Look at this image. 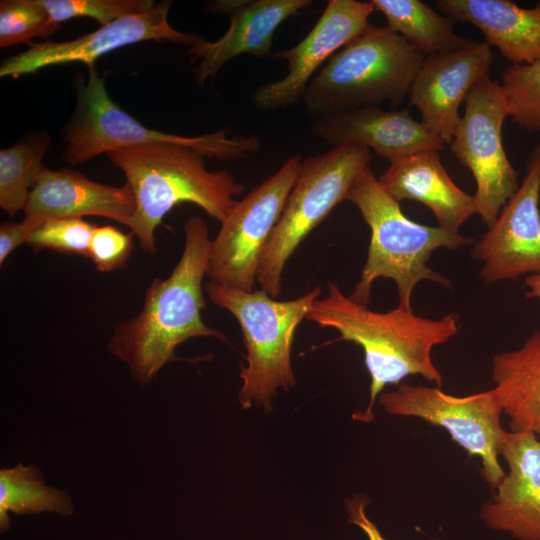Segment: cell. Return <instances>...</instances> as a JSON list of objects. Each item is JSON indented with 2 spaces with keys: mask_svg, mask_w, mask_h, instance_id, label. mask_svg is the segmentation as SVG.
Segmentation results:
<instances>
[{
  "mask_svg": "<svg viewBox=\"0 0 540 540\" xmlns=\"http://www.w3.org/2000/svg\"><path fill=\"white\" fill-rule=\"evenodd\" d=\"M181 257L167 278H154L146 289L143 306L134 317L116 323L109 352L125 362L133 378L149 383L168 362L179 360L175 349L193 337H215L223 332L202 320L206 307L203 278L207 274L211 239L206 222L192 216L184 224Z\"/></svg>",
  "mask_w": 540,
  "mask_h": 540,
  "instance_id": "cell-1",
  "label": "cell"
},
{
  "mask_svg": "<svg viewBox=\"0 0 540 540\" xmlns=\"http://www.w3.org/2000/svg\"><path fill=\"white\" fill-rule=\"evenodd\" d=\"M306 319L336 330L340 334L336 341H350L362 348L371 378L370 397L366 409L354 413L353 418L367 423L374 419L375 401L387 385L420 375L441 387L442 375L432 361V350L454 337L460 325L455 313L430 319L400 306L384 313L372 311L332 282L327 295L313 303Z\"/></svg>",
  "mask_w": 540,
  "mask_h": 540,
  "instance_id": "cell-2",
  "label": "cell"
},
{
  "mask_svg": "<svg viewBox=\"0 0 540 540\" xmlns=\"http://www.w3.org/2000/svg\"><path fill=\"white\" fill-rule=\"evenodd\" d=\"M106 155L134 193L136 212L129 228L148 254L157 252L155 231L173 207L193 203L222 222L245 189L228 170H208L205 156L183 145H140Z\"/></svg>",
  "mask_w": 540,
  "mask_h": 540,
  "instance_id": "cell-3",
  "label": "cell"
},
{
  "mask_svg": "<svg viewBox=\"0 0 540 540\" xmlns=\"http://www.w3.org/2000/svg\"><path fill=\"white\" fill-rule=\"evenodd\" d=\"M346 200L359 209L371 231L366 263L349 295L353 301L368 306L372 285L379 278L394 281L398 306L406 309H411V296L420 281L452 287L451 281L432 270L427 262L435 250L468 246L474 243L473 238L406 217L400 202L383 189L369 166L355 179Z\"/></svg>",
  "mask_w": 540,
  "mask_h": 540,
  "instance_id": "cell-4",
  "label": "cell"
},
{
  "mask_svg": "<svg viewBox=\"0 0 540 540\" xmlns=\"http://www.w3.org/2000/svg\"><path fill=\"white\" fill-rule=\"evenodd\" d=\"M424 59L388 26L370 25L313 76L301 100L315 117L384 102L397 107Z\"/></svg>",
  "mask_w": 540,
  "mask_h": 540,
  "instance_id": "cell-5",
  "label": "cell"
},
{
  "mask_svg": "<svg viewBox=\"0 0 540 540\" xmlns=\"http://www.w3.org/2000/svg\"><path fill=\"white\" fill-rule=\"evenodd\" d=\"M210 300L229 311L240 324L246 347V366L241 365L242 387L238 400L271 409L278 389L296 384L291 352L296 329L321 296V286L287 301L272 298L265 290L251 292L223 287L211 280L204 285Z\"/></svg>",
  "mask_w": 540,
  "mask_h": 540,
  "instance_id": "cell-6",
  "label": "cell"
},
{
  "mask_svg": "<svg viewBox=\"0 0 540 540\" xmlns=\"http://www.w3.org/2000/svg\"><path fill=\"white\" fill-rule=\"evenodd\" d=\"M85 83L78 86L75 109L63 130V159L71 165L100 154L148 144H176L218 160L246 158L260 149L256 136L230 137L225 130L183 136L150 129L122 110L109 96L95 63L89 64Z\"/></svg>",
  "mask_w": 540,
  "mask_h": 540,
  "instance_id": "cell-7",
  "label": "cell"
},
{
  "mask_svg": "<svg viewBox=\"0 0 540 540\" xmlns=\"http://www.w3.org/2000/svg\"><path fill=\"white\" fill-rule=\"evenodd\" d=\"M370 159L369 148L348 144L302 160L258 269L257 283L272 298L280 296L288 259L331 210L346 200L350 187L369 166Z\"/></svg>",
  "mask_w": 540,
  "mask_h": 540,
  "instance_id": "cell-8",
  "label": "cell"
},
{
  "mask_svg": "<svg viewBox=\"0 0 540 540\" xmlns=\"http://www.w3.org/2000/svg\"><path fill=\"white\" fill-rule=\"evenodd\" d=\"M302 158L291 156L271 176L238 200L211 240L207 275L223 287L255 290L261 257L299 174Z\"/></svg>",
  "mask_w": 540,
  "mask_h": 540,
  "instance_id": "cell-9",
  "label": "cell"
},
{
  "mask_svg": "<svg viewBox=\"0 0 540 540\" xmlns=\"http://www.w3.org/2000/svg\"><path fill=\"white\" fill-rule=\"evenodd\" d=\"M379 403L391 415L418 417L445 428L470 456L480 458L481 475L491 488L503 480L499 455L509 431L501 426L503 409L495 388L458 397L434 387L400 383L382 392Z\"/></svg>",
  "mask_w": 540,
  "mask_h": 540,
  "instance_id": "cell-10",
  "label": "cell"
},
{
  "mask_svg": "<svg viewBox=\"0 0 540 540\" xmlns=\"http://www.w3.org/2000/svg\"><path fill=\"white\" fill-rule=\"evenodd\" d=\"M464 102V114L449 145L474 176L476 214L489 228L520 186L502 144V126L509 113L500 84L489 75L470 89Z\"/></svg>",
  "mask_w": 540,
  "mask_h": 540,
  "instance_id": "cell-11",
  "label": "cell"
},
{
  "mask_svg": "<svg viewBox=\"0 0 540 540\" xmlns=\"http://www.w3.org/2000/svg\"><path fill=\"white\" fill-rule=\"evenodd\" d=\"M540 143L530 154L526 174L494 224L474 245L472 257L483 262L484 283L540 274Z\"/></svg>",
  "mask_w": 540,
  "mask_h": 540,
  "instance_id": "cell-12",
  "label": "cell"
},
{
  "mask_svg": "<svg viewBox=\"0 0 540 540\" xmlns=\"http://www.w3.org/2000/svg\"><path fill=\"white\" fill-rule=\"evenodd\" d=\"M171 5L170 0L160 1L147 12L120 18L73 40L32 43L27 50L2 61L0 76L18 78L72 62L94 64L104 54L143 41H169L191 47L205 39L172 28L168 22Z\"/></svg>",
  "mask_w": 540,
  "mask_h": 540,
  "instance_id": "cell-13",
  "label": "cell"
},
{
  "mask_svg": "<svg viewBox=\"0 0 540 540\" xmlns=\"http://www.w3.org/2000/svg\"><path fill=\"white\" fill-rule=\"evenodd\" d=\"M371 1L329 0L311 31L297 45L273 53L288 63L287 74L263 84L251 94L260 110H275L301 100L309 81L336 52L360 36L371 24Z\"/></svg>",
  "mask_w": 540,
  "mask_h": 540,
  "instance_id": "cell-14",
  "label": "cell"
},
{
  "mask_svg": "<svg viewBox=\"0 0 540 540\" xmlns=\"http://www.w3.org/2000/svg\"><path fill=\"white\" fill-rule=\"evenodd\" d=\"M493 54L486 42L425 57L411 85L409 104L444 143H450L460 122L459 107L470 89L488 76Z\"/></svg>",
  "mask_w": 540,
  "mask_h": 540,
  "instance_id": "cell-15",
  "label": "cell"
},
{
  "mask_svg": "<svg viewBox=\"0 0 540 540\" xmlns=\"http://www.w3.org/2000/svg\"><path fill=\"white\" fill-rule=\"evenodd\" d=\"M312 133L332 147L354 144L373 149L390 162L420 151L444 148V141L409 109L367 106L316 117Z\"/></svg>",
  "mask_w": 540,
  "mask_h": 540,
  "instance_id": "cell-16",
  "label": "cell"
},
{
  "mask_svg": "<svg viewBox=\"0 0 540 540\" xmlns=\"http://www.w3.org/2000/svg\"><path fill=\"white\" fill-rule=\"evenodd\" d=\"M24 219L40 227L59 218L100 216L130 227L136 212L129 186L95 182L71 169L44 168L24 207Z\"/></svg>",
  "mask_w": 540,
  "mask_h": 540,
  "instance_id": "cell-17",
  "label": "cell"
},
{
  "mask_svg": "<svg viewBox=\"0 0 540 540\" xmlns=\"http://www.w3.org/2000/svg\"><path fill=\"white\" fill-rule=\"evenodd\" d=\"M508 472L480 517L519 540H540V441L530 432H508L501 448Z\"/></svg>",
  "mask_w": 540,
  "mask_h": 540,
  "instance_id": "cell-18",
  "label": "cell"
},
{
  "mask_svg": "<svg viewBox=\"0 0 540 540\" xmlns=\"http://www.w3.org/2000/svg\"><path fill=\"white\" fill-rule=\"evenodd\" d=\"M311 4V0L236 1L229 13L230 26L226 33L214 42L203 39L188 50L193 61L199 60L193 70L197 83L204 85L208 78H214L224 64L238 55L272 57L276 29Z\"/></svg>",
  "mask_w": 540,
  "mask_h": 540,
  "instance_id": "cell-19",
  "label": "cell"
},
{
  "mask_svg": "<svg viewBox=\"0 0 540 540\" xmlns=\"http://www.w3.org/2000/svg\"><path fill=\"white\" fill-rule=\"evenodd\" d=\"M378 181L396 201L408 199L426 205L439 226L448 231L458 232L476 214L474 196L453 182L437 150L420 151L391 161Z\"/></svg>",
  "mask_w": 540,
  "mask_h": 540,
  "instance_id": "cell-20",
  "label": "cell"
},
{
  "mask_svg": "<svg viewBox=\"0 0 540 540\" xmlns=\"http://www.w3.org/2000/svg\"><path fill=\"white\" fill-rule=\"evenodd\" d=\"M437 5L454 21L477 27L513 64L540 60V2L529 9L508 0H439Z\"/></svg>",
  "mask_w": 540,
  "mask_h": 540,
  "instance_id": "cell-21",
  "label": "cell"
},
{
  "mask_svg": "<svg viewBox=\"0 0 540 540\" xmlns=\"http://www.w3.org/2000/svg\"><path fill=\"white\" fill-rule=\"evenodd\" d=\"M492 379L511 432L540 435V331L493 356Z\"/></svg>",
  "mask_w": 540,
  "mask_h": 540,
  "instance_id": "cell-22",
  "label": "cell"
},
{
  "mask_svg": "<svg viewBox=\"0 0 540 540\" xmlns=\"http://www.w3.org/2000/svg\"><path fill=\"white\" fill-rule=\"evenodd\" d=\"M388 27L425 57L462 49L472 40L454 32V20L419 0H372Z\"/></svg>",
  "mask_w": 540,
  "mask_h": 540,
  "instance_id": "cell-23",
  "label": "cell"
},
{
  "mask_svg": "<svg viewBox=\"0 0 540 540\" xmlns=\"http://www.w3.org/2000/svg\"><path fill=\"white\" fill-rule=\"evenodd\" d=\"M37 514L55 512L68 516L73 512L70 496L47 486L38 467L22 463L0 470V527L9 528L8 512Z\"/></svg>",
  "mask_w": 540,
  "mask_h": 540,
  "instance_id": "cell-24",
  "label": "cell"
},
{
  "mask_svg": "<svg viewBox=\"0 0 540 540\" xmlns=\"http://www.w3.org/2000/svg\"><path fill=\"white\" fill-rule=\"evenodd\" d=\"M51 144L46 134L29 135L0 150V207L10 216L24 210Z\"/></svg>",
  "mask_w": 540,
  "mask_h": 540,
  "instance_id": "cell-25",
  "label": "cell"
},
{
  "mask_svg": "<svg viewBox=\"0 0 540 540\" xmlns=\"http://www.w3.org/2000/svg\"><path fill=\"white\" fill-rule=\"evenodd\" d=\"M500 84L509 116L527 131H540V60L511 64Z\"/></svg>",
  "mask_w": 540,
  "mask_h": 540,
  "instance_id": "cell-26",
  "label": "cell"
},
{
  "mask_svg": "<svg viewBox=\"0 0 540 540\" xmlns=\"http://www.w3.org/2000/svg\"><path fill=\"white\" fill-rule=\"evenodd\" d=\"M61 28L54 22L42 0H1L0 47L25 43L34 37L46 38Z\"/></svg>",
  "mask_w": 540,
  "mask_h": 540,
  "instance_id": "cell-27",
  "label": "cell"
},
{
  "mask_svg": "<svg viewBox=\"0 0 540 540\" xmlns=\"http://www.w3.org/2000/svg\"><path fill=\"white\" fill-rule=\"evenodd\" d=\"M51 19L61 24L76 17H89L101 26L123 17L149 11L153 0H42Z\"/></svg>",
  "mask_w": 540,
  "mask_h": 540,
  "instance_id": "cell-28",
  "label": "cell"
},
{
  "mask_svg": "<svg viewBox=\"0 0 540 540\" xmlns=\"http://www.w3.org/2000/svg\"><path fill=\"white\" fill-rule=\"evenodd\" d=\"M96 226L83 218L48 220L29 237L27 244L35 251L50 249L61 254L88 257Z\"/></svg>",
  "mask_w": 540,
  "mask_h": 540,
  "instance_id": "cell-29",
  "label": "cell"
},
{
  "mask_svg": "<svg viewBox=\"0 0 540 540\" xmlns=\"http://www.w3.org/2000/svg\"><path fill=\"white\" fill-rule=\"evenodd\" d=\"M133 236L111 225L96 226L88 257L100 272L125 268L132 254Z\"/></svg>",
  "mask_w": 540,
  "mask_h": 540,
  "instance_id": "cell-30",
  "label": "cell"
},
{
  "mask_svg": "<svg viewBox=\"0 0 540 540\" xmlns=\"http://www.w3.org/2000/svg\"><path fill=\"white\" fill-rule=\"evenodd\" d=\"M36 226L23 219L20 223L4 222L0 226V265L22 244H27Z\"/></svg>",
  "mask_w": 540,
  "mask_h": 540,
  "instance_id": "cell-31",
  "label": "cell"
},
{
  "mask_svg": "<svg viewBox=\"0 0 540 540\" xmlns=\"http://www.w3.org/2000/svg\"><path fill=\"white\" fill-rule=\"evenodd\" d=\"M367 503V497L364 495L354 496L346 501L349 522L358 526L367 535L368 540H388L368 518L366 514Z\"/></svg>",
  "mask_w": 540,
  "mask_h": 540,
  "instance_id": "cell-32",
  "label": "cell"
},
{
  "mask_svg": "<svg viewBox=\"0 0 540 540\" xmlns=\"http://www.w3.org/2000/svg\"><path fill=\"white\" fill-rule=\"evenodd\" d=\"M525 284L528 288L526 296L540 300V274L529 275L525 279Z\"/></svg>",
  "mask_w": 540,
  "mask_h": 540,
  "instance_id": "cell-33",
  "label": "cell"
}]
</instances>
